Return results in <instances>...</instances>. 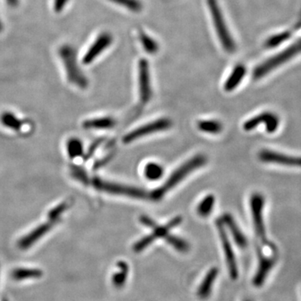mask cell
I'll use <instances>...</instances> for the list:
<instances>
[{
	"instance_id": "cell-22",
	"label": "cell",
	"mask_w": 301,
	"mask_h": 301,
	"mask_svg": "<svg viewBox=\"0 0 301 301\" xmlns=\"http://www.w3.org/2000/svg\"><path fill=\"white\" fill-rule=\"evenodd\" d=\"M164 170L162 166L156 162H149L145 166L144 175L150 181H157L162 178Z\"/></svg>"
},
{
	"instance_id": "cell-16",
	"label": "cell",
	"mask_w": 301,
	"mask_h": 301,
	"mask_svg": "<svg viewBox=\"0 0 301 301\" xmlns=\"http://www.w3.org/2000/svg\"><path fill=\"white\" fill-rule=\"evenodd\" d=\"M245 75H246V68L245 66L243 65L236 66L224 84V90L229 92L237 88V86L241 83Z\"/></svg>"
},
{
	"instance_id": "cell-2",
	"label": "cell",
	"mask_w": 301,
	"mask_h": 301,
	"mask_svg": "<svg viewBox=\"0 0 301 301\" xmlns=\"http://www.w3.org/2000/svg\"><path fill=\"white\" fill-rule=\"evenodd\" d=\"M58 54L64 65L69 81L79 88H86L88 80L79 67L76 49L71 44H63L58 49Z\"/></svg>"
},
{
	"instance_id": "cell-26",
	"label": "cell",
	"mask_w": 301,
	"mask_h": 301,
	"mask_svg": "<svg viewBox=\"0 0 301 301\" xmlns=\"http://www.w3.org/2000/svg\"><path fill=\"white\" fill-rule=\"evenodd\" d=\"M118 5H122L133 12H140L143 9V5L139 0H108Z\"/></svg>"
},
{
	"instance_id": "cell-14",
	"label": "cell",
	"mask_w": 301,
	"mask_h": 301,
	"mask_svg": "<svg viewBox=\"0 0 301 301\" xmlns=\"http://www.w3.org/2000/svg\"><path fill=\"white\" fill-rule=\"evenodd\" d=\"M221 220L223 221L224 226L228 227V229L230 231L231 234L233 236L235 243H236V245L240 249H245L247 247V238H246L245 235L244 234L238 225L235 222L233 217L229 213H225V214H223Z\"/></svg>"
},
{
	"instance_id": "cell-12",
	"label": "cell",
	"mask_w": 301,
	"mask_h": 301,
	"mask_svg": "<svg viewBox=\"0 0 301 301\" xmlns=\"http://www.w3.org/2000/svg\"><path fill=\"white\" fill-rule=\"evenodd\" d=\"M112 41L113 37L110 33L104 32L99 34V36L84 55L82 61L83 64L89 65L92 63L105 49L112 44Z\"/></svg>"
},
{
	"instance_id": "cell-31",
	"label": "cell",
	"mask_w": 301,
	"mask_h": 301,
	"mask_svg": "<svg viewBox=\"0 0 301 301\" xmlns=\"http://www.w3.org/2000/svg\"><path fill=\"white\" fill-rule=\"evenodd\" d=\"M101 142H102L101 140H98V141H96V142H95V143H94V145H92V146H91V148H90V150H89L88 157H91V155L93 154L94 152H95V151H96V150L97 149V147H98L99 146H100V143H101Z\"/></svg>"
},
{
	"instance_id": "cell-32",
	"label": "cell",
	"mask_w": 301,
	"mask_h": 301,
	"mask_svg": "<svg viewBox=\"0 0 301 301\" xmlns=\"http://www.w3.org/2000/svg\"><path fill=\"white\" fill-rule=\"evenodd\" d=\"M8 5H10V7H16L18 4H19V0H6Z\"/></svg>"
},
{
	"instance_id": "cell-23",
	"label": "cell",
	"mask_w": 301,
	"mask_h": 301,
	"mask_svg": "<svg viewBox=\"0 0 301 301\" xmlns=\"http://www.w3.org/2000/svg\"><path fill=\"white\" fill-rule=\"evenodd\" d=\"M198 128L203 133L218 134L223 130V125L218 121H199Z\"/></svg>"
},
{
	"instance_id": "cell-19",
	"label": "cell",
	"mask_w": 301,
	"mask_h": 301,
	"mask_svg": "<svg viewBox=\"0 0 301 301\" xmlns=\"http://www.w3.org/2000/svg\"><path fill=\"white\" fill-rule=\"evenodd\" d=\"M42 271L40 269H30V268H19L12 272L13 279L16 280L23 279H37L41 277Z\"/></svg>"
},
{
	"instance_id": "cell-5",
	"label": "cell",
	"mask_w": 301,
	"mask_h": 301,
	"mask_svg": "<svg viewBox=\"0 0 301 301\" xmlns=\"http://www.w3.org/2000/svg\"><path fill=\"white\" fill-rule=\"evenodd\" d=\"M92 184L96 189L105 192L108 194L129 197L133 199H149L150 194L145 191L144 189H138L136 187L127 186V185H123V184L110 183V182L104 181L100 178H94Z\"/></svg>"
},
{
	"instance_id": "cell-7",
	"label": "cell",
	"mask_w": 301,
	"mask_h": 301,
	"mask_svg": "<svg viewBox=\"0 0 301 301\" xmlns=\"http://www.w3.org/2000/svg\"><path fill=\"white\" fill-rule=\"evenodd\" d=\"M171 125H172V123H171V120H169L167 118L158 119V120L142 126L135 130L132 131L131 133L123 137V142L125 144H129L131 142H134L141 137H146L152 133L167 130L169 128H171Z\"/></svg>"
},
{
	"instance_id": "cell-17",
	"label": "cell",
	"mask_w": 301,
	"mask_h": 301,
	"mask_svg": "<svg viewBox=\"0 0 301 301\" xmlns=\"http://www.w3.org/2000/svg\"><path fill=\"white\" fill-rule=\"evenodd\" d=\"M50 225L49 224H43V225L39 226L36 229L33 230L31 233H29V235L23 237L22 239L19 242V247L22 250H26L29 249L30 246L36 242L37 239H39V237H41L44 233H46L50 229Z\"/></svg>"
},
{
	"instance_id": "cell-11",
	"label": "cell",
	"mask_w": 301,
	"mask_h": 301,
	"mask_svg": "<svg viewBox=\"0 0 301 301\" xmlns=\"http://www.w3.org/2000/svg\"><path fill=\"white\" fill-rule=\"evenodd\" d=\"M261 123L265 124L268 133H273L276 132L279 128V118L274 113L264 112L245 122L244 124V129L246 132H250L257 128L258 126Z\"/></svg>"
},
{
	"instance_id": "cell-9",
	"label": "cell",
	"mask_w": 301,
	"mask_h": 301,
	"mask_svg": "<svg viewBox=\"0 0 301 301\" xmlns=\"http://www.w3.org/2000/svg\"><path fill=\"white\" fill-rule=\"evenodd\" d=\"M138 82L140 100L142 104H147L152 98L149 64L146 59H141L138 63Z\"/></svg>"
},
{
	"instance_id": "cell-27",
	"label": "cell",
	"mask_w": 301,
	"mask_h": 301,
	"mask_svg": "<svg viewBox=\"0 0 301 301\" xmlns=\"http://www.w3.org/2000/svg\"><path fill=\"white\" fill-rule=\"evenodd\" d=\"M154 241V238L152 237V235L149 234L145 236L141 239L138 240L137 243H135V245H133V251L136 253L142 252L143 250H146L148 246L152 245Z\"/></svg>"
},
{
	"instance_id": "cell-13",
	"label": "cell",
	"mask_w": 301,
	"mask_h": 301,
	"mask_svg": "<svg viewBox=\"0 0 301 301\" xmlns=\"http://www.w3.org/2000/svg\"><path fill=\"white\" fill-rule=\"evenodd\" d=\"M258 257H259V266L255 276L253 279V284L256 287L262 286L268 275L274 267L276 260L274 258H269L263 254L260 247H258Z\"/></svg>"
},
{
	"instance_id": "cell-25",
	"label": "cell",
	"mask_w": 301,
	"mask_h": 301,
	"mask_svg": "<svg viewBox=\"0 0 301 301\" xmlns=\"http://www.w3.org/2000/svg\"><path fill=\"white\" fill-rule=\"evenodd\" d=\"M165 239H166L167 243H168L169 245H171V247L175 249L178 252L187 253L189 251L190 245H189V243L187 242L186 240H184L182 237L168 234L167 237H165Z\"/></svg>"
},
{
	"instance_id": "cell-4",
	"label": "cell",
	"mask_w": 301,
	"mask_h": 301,
	"mask_svg": "<svg viewBox=\"0 0 301 301\" xmlns=\"http://www.w3.org/2000/svg\"><path fill=\"white\" fill-rule=\"evenodd\" d=\"M207 3L210 10L213 24L215 26L216 32L218 34V39L220 40L223 49L229 54H233L236 51V44L227 27L225 20L223 18V13L219 8L218 1L207 0Z\"/></svg>"
},
{
	"instance_id": "cell-33",
	"label": "cell",
	"mask_w": 301,
	"mask_h": 301,
	"mask_svg": "<svg viewBox=\"0 0 301 301\" xmlns=\"http://www.w3.org/2000/svg\"><path fill=\"white\" fill-rule=\"evenodd\" d=\"M3 30V24L2 22H1V20H0V32H1V31H2Z\"/></svg>"
},
{
	"instance_id": "cell-18",
	"label": "cell",
	"mask_w": 301,
	"mask_h": 301,
	"mask_svg": "<svg viewBox=\"0 0 301 301\" xmlns=\"http://www.w3.org/2000/svg\"><path fill=\"white\" fill-rule=\"evenodd\" d=\"M117 271L111 277V282L115 288L121 289L125 285L129 274V266L125 261H119L117 263Z\"/></svg>"
},
{
	"instance_id": "cell-3",
	"label": "cell",
	"mask_w": 301,
	"mask_h": 301,
	"mask_svg": "<svg viewBox=\"0 0 301 301\" xmlns=\"http://www.w3.org/2000/svg\"><path fill=\"white\" fill-rule=\"evenodd\" d=\"M301 53V39L297 40L294 44H292L288 49H284V51L276 54L270 59H267L260 66H258L253 71V79L257 81L260 79L267 76L272 71L278 68L279 66L284 65L289 59L294 58Z\"/></svg>"
},
{
	"instance_id": "cell-34",
	"label": "cell",
	"mask_w": 301,
	"mask_h": 301,
	"mask_svg": "<svg viewBox=\"0 0 301 301\" xmlns=\"http://www.w3.org/2000/svg\"><path fill=\"white\" fill-rule=\"evenodd\" d=\"M245 301H253L252 299H245Z\"/></svg>"
},
{
	"instance_id": "cell-1",
	"label": "cell",
	"mask_w": 301,
	"mask_h": 301,
	"mask_svg": "<svg viewBox=\"0 0 301 301\" xmlns=\"http://www.w3.org/2000/svg\"><path fill=\"white\" fill-rule=\"evenodd\" d=\"M206 162H207V158L203 155H197L195 157H192L191 159L184 162L181 167L176 169L171 174V176H169L167 181L162 184V186L152 191L150 194L149 199L155 202L161 200L167 193L171 191V189L180 184L184 178H186L191 172L199 169V167H203V165H205Z\"/></svg>"
},
{
	"instance_id": "cell-10",
	"label": "cell",
	"mask_w": 301,
	"mask_h": 301,
	"mask_svg": "<svg viewBox=\"0 0 301 301\" xmlns=\"http://www.w3.org/2000/svg\"><path fill=\"white\" fill-rule=\"evenodd\" d=\"M260 161L265 163L288 166V167H301V157L289 156L284 153L274 152L271 150H262L259 154Z\"/></svg>"
},
{
	"instance_id": "cell-30",
	"label": "cell",
	"mask_w": 301,
	"mask_h": 301,
	"mask_svg": "<svg viewBox=\"0 0 301 301\" xmlns=\"http://www.w3.org/2000/svg\"><path fill=\"white\" fill-rule=\"evenodd\" d=\"M69 0H54V10L56 13L62 12L64 10L66 5L68 4Z\"/></svg>"
},
{
	"instance_id": "cell-24",
	"label": "cell",
	"mask_w": 301,
	"mask_h": 301,
	"mask_svg": "<svg viewBox=\"0 0 301 301\" xmlns=\"http://www.w3.org/2000/svg\"><path fill=\"white\" fill-rule=\"evenodd\" d=\"M139 38L140 40L142 42V46L148 54H157L159 50V45L155 39L151 38L149 35H147L142 30H139Z\"/></svg>"
},
{
	"instance_id": "cell-6",
	"label": "cell",
	"mask_w": 301,
	"mask_h": 301,
	"mask_svg": "<svg viewBox=\"0 0 301 301\" xmlns=\"http://www.w3.org/2000/svg\"><path fill=\"white\" fill-rule=\"evenodd\" d=\"M264 207H265V198L260 194H254L250 199V208L252 213L253 222L255 226V230L258 237L265 245H269L270 243L266 238L265 222H264Z\"/></svg>"
},
{
	"instance_id": "cell-15",
	"label": "cell",
	"mask_w": 301,
	"mask_h": 301,
	"mask_svg": "<svg viewBox=\"0 0 301 301\" xmlns=\"http://www.w3.org/2000/svg\"><path fill=\"white\" fill-rule=\"evenodd\" d=\"M218 274V269L213 267L207 273L202 284L199 285V289L197 292V295L199 299H206L210 296L213 285L215 282Z\"/></svg>"
},
{
	"instance_id": "cell-28",
	"label": "cell",
	"mask_w": 301,
	"mask_h": 301,
	"mask_svg": "<svg viewBox=\"0 0 301 301\" xmlns=\"http://www.w3.org/2000/svg\"><path fill=\"white\" fill-rule=\"evenodd\" d=\"M69 154L71 157H78L82 152V144L79 140H71L69 143Z\"/></svg>"
},
{
	"instance_id": "cell-29",
	"label": "cell",
	"mask_w": 301,
	"mask_h": 301,
	"mask_svg": "<svg viewBox=\"0 0 301 301\" xmlns=\"http://www.w3.org/2000/svg\"><path fill=\"white\" fill-rule=\"evenodd\" d=\"M140 222H141L143 225L147 226L148 228H152L154 226L157 225L156 222H155L152 218L148 217V216H141V217H140Z\"/></svg>"
},
{
	"instance_id": "cell-21",
	"label": "cell",
	"mask_w": 301,
	"mask_h": 301,
	"mask_svg": "<svg viewBox=\"0 0 301 301\" xmlns=\"http://www.w3.org/2000/svg\"><path fill=\"white\" fill-rule=\"evenodd\" d=\"M214 204H215V197L212 194L207 195L198 205V208H197L198 214L202 218H207L212 213Z\"/></svg>"
},
{
	"instance_id": "cell-20",
	"label": "cell",
	"mask_w": 301,
	"mask_h": 301,
	"mask_svg": "<svg viewBox=\"0 0 301 301\" xmlns=\"http://www.w3.org/2000/svg\"><path fill=\"white\" fill-rule=\"evenodd\" d=\"M115 125V120L110 117L97 118L84 123L85 128L88 129H110Z\"/></svg>"
},
{
	"instance_id": "cell-8",
	"label": "cell",
	"mask_w": 301,
	"mask_h": 301,
	"mask_svg": "<svg viewBox=\"0 0 301 301\" xmlns=\"http://www.w3.org/2000/svg\"><path fill=\"white\" fill-rule=\"evenodd\" d=\"M216 225H217L218 235H219L222 245H223V252L225 255L226 262L228 265L229 275H230L231 279L235 280L237 279V276H238V269H237V261H236L233 248H232L228 234L226 232L225 226L223 224V221L221 220V218L217 220Z\"/></svg>"
}]
</instances>
